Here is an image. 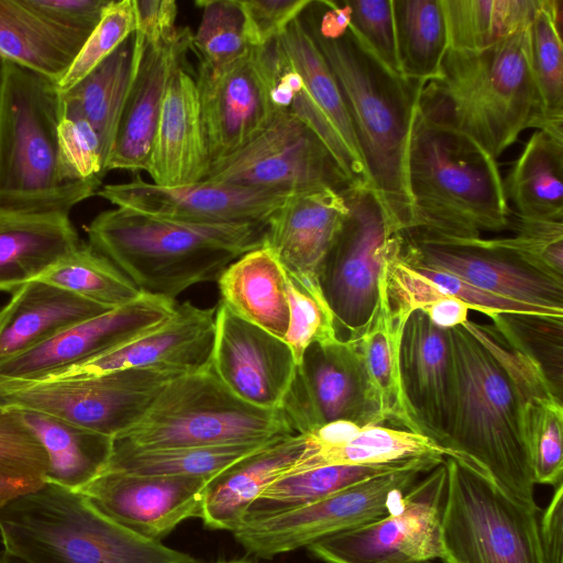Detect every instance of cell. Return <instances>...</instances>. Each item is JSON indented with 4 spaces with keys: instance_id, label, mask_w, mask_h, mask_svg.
Here are the masks:
<instances>
[{
    "instance_id": "6da1fadb",
    "label": "cell",
    "mask_w": 563,
    "mask_h": 563,
    "mask_svg": "<svg viewBox=\"0 0 563 563\" xmlns=\"http://www.w3.org/2000/svg\"><path fill=\"white\" fill-rule=\"evenodd\" d=\"M412 224L404 238L455 243L508 229L511 210L496 158L418 108L407 156Z\"/></svg>"
},
{
    "instance_id": "7a4b0ae2",
    "label": "cell",
    "mask_w": 563,
    "mask_h": 563,
    "mask_svg": "<svg viewBox=\"0 0 563 563\" xmlns=\"http://www.w3.org/2000/svg\"><path fill=\"white\" fill-rule=\"evenodd\" d=\"M303 21L346 104L367 186L380 200L396 231L404 234L412 224L407 156L423 84L387 68L350 25L322 35Z\"/></svg>"
},
{
    "instance_id": "3957f363",
    "label": "cell",
    "mask_w": 563,
    "mask_h": 563,
    "mask_svg": "<svg viewBox=\"0 0 563 563\" xmlns=\"http://www.w3.org/2000/svg\"><path fill=\"white\" fill-rule=\"evenodd\" d=\"M264 223L196 224L115 207L86 228L88 244L141 292L172 300L187 288L217 282L244 253L263 245Z\"/></svg>"
},
{
    "instance_id": "277c9868",
    "label": "cell",
    "mask_w": 563,
    "mask_h": 563,
    "mask_svg": "<svg viewBox=\"0 0 563 563\" xmlns=\"http://www.w3.org/2000/svg\"><path fill=\"white\" fill-rule=\"evenodd\" d=\"M527 29L485 49L449 48L439 77L422 85L418 109L496 159L527 129L550 133L529 65Z\"/></svg>"
},
{
    "instance_id": "5b68a950",
    "label": "cell",
    "mask_w": 563,
    "mask_h": 563,
    "mask_svg": "<svg viewBox=\"0 0 563 563\" xmlns=\"http://www.w3.org/2000/svg\"><path fill=\"white\" fill-rule=\"evenodd\" d=\"M451 390L442 446L485 471L517 499L538 506L521 398L499 361L464 327L448 329Z\"/></svg>"
},
{
    "instance_id": "8992f818",
    "label": "cell",
    "mask_w": 563,
    "mask_h": 563,
    "mask_svg": "<svg viewBox=\"0 0 563 563\" xmlns=\"http://www.w3.org/2000/svg\"><path fill=\"white\" fill-rule=\"evenodd\" d=\"M0 540L2 552L19 563H201L49 483L0 509Z\"/></svg>"
},
{
    "instance_id": "52a82bcc",
    "label": "cell",
    "mask_w": 563,
    "mask_h": 563,
    "mask_svg": "<svg viewBox=\"0 0 563 563\" xmlns=\"http://www.w3.org/2000/svg\"><path fill=\"white\" fill-rule=\"evenodd\" d=\"M56 82L0 60V202L70 213L101 181L67 183L58 167Z\"/></svg>"
},
{
    "instance_id": "ba28073f",
    "label": "cell",
    "mask_w": 563,
    "mask_h": 563,
    "mask_svg": "<svg viewBox=\"0 0 563 563\" xmlns=\"http://www.w3.org/2000/svg\"><path fill=\"white\" fill-rule=\"evenodd\" d=\"M291 434L280 410L244 402L209 367L172 379L142 419L114 440L159 449L262 444Z\"/></svg>"
},
{
    "instance_id": "9c48e42d",
    "label": "cell",
    "mask_w": 563,
    "mask_h": 563,
    "mask_svg": "<svg viewBox=\"0 0 563 563\" xmlns=\"http://www.w3.org/2000/svg\"><path fill=\"white\" fill-rule=\"evenodd\" d=\"M441 515L445 563H545L539 506L499 486L468 460L446 456Z\"/></svg>"
},
{
    "instance_id": "30bf717a",
    "label": "cell",
    "mask_w": 563,
    "mask_h": 563,
    "mask_svg": "<svg viewBox=\"0 0 563 563\" xmlns=\"http://www.w3.org/2000/svg\"><path fill=\"white\" fill-rule=\"evenodd\" d=\"M444 459L431 455L411 460L308 506L243 525L233 536L247 552L263 559L308 548L325 537L389 515L419 476Z\"/></svg>"
},
{
    "instance_id": "8fae6325",
    "label": "cell",
    "mask_w": 563,
    "mask_h": 563,
    "mask_svg": "<svg viewBox=\"0 0 563 563\" xmlns=\"http://www.w3.org/2000/svg\"><path fill=\"white\" fill-rule=\"evenodd\" d=\"M184 373L128 368L67 380H0V407L44 412L115 438L137 423L163 388Z\"/></svg>"
},
{
    "instance_id": "7c38bea8",
    "label": "cell",
    "mask_w": 563,
    "mask_h": 563,
    "mask_svg": "<svg viewBox=\"0 0 563 563\" xmlns=\"http://www.w3.org/2000/svg\"><path fill=\"white\" fill-rule=\"evenodd\" d=\"M343 196L349 213L319 275L340 340L357 332L372 316L385 260L400 234L367 185L354 184Z\"/></svg>"
},
{
    "instance_id": "4fadbf2b",
    "label": "cell",
    "mask_w": 563,
    "mask_h": 563,
    "mask_svg": "<svg viewBox=\"0 0 563 563\" xmlns=\"http://www.w3.org/2000/svg\"><path fill=\"white\" fill-rule=\"evenodd\" d=\"M203 180L286 194L354 185L323 141L286 113H274L247 144L212 162Z\"/></svg>"
},
{
    "instance_id": "5bb4252c",
    "label": "cell",
    "mask_w": 563,
    "mask_h": 563,
    "mask_svg": "<svg viewBox=\"0 0 563 563\" xmlns=\"http://www.w3.org/2000/svg\"><path fill=\"white\" fill-rule=\"evenodd\" d=\"M444 461L423 474L389 515L308 547L325 563H421L443 559Z\"/></svg>"
},
{
    "instance_id": "9a60e30c",
    "label": "cell",
    "mask_w": 563,
    "mask_h": 563,
    "mask_svg": "<svg viewBox=\"0 0 563 563\" xmlns=\"http://www.w3.org/2000/svg\"><path fill=\"white\" fill-rule=\"evenodd\" d=\"M175 300L142 292L135 300L74 324L0 361V380L37 382L115 350L168 320Z\"/></svg>"
},
{
    "instance_id": "2e32d148",
    "label": "cell",
    "mask_w": 563,
    "mask_h": 563,
    "mask_svg": "<svg viewBox=\"0 0 563 563\" xmlns=\"http://www.w3.org/2000/svg\"><path fill=\"white\" fill-rule=\"evenodd\" d=\"M196 84L211 163L247 144L274 115L262 47L224 66L199 64Z\"/></svg>"
},
{
    "instance_id": "e0dca14e",
    "label": "cell",
    "mask_w": 563,
    "mask_h": 563,
    "mask_svg": "<svg viewBox=\"0 0 563 563\" xmlns=\"http://www.w3.org/2000/svg\"><path fill=\"white\" fill-rule=\"evenodd\" d=\"M288 195L205 180L164 187L139 175L126 183L101 186L97 192L115 207L196 224L264 223Z\"/></svg>"
},
{
    "instance_id": "ac0fdd59",
    "label": "cell",
    "mask_w": 563,
    "mask_h": 563,
    "mask_svg": "<svg viewBox=\"0 0 563 563\" xmlns=\"http://www.w3.org/2000/svg\"><path fill=\"white\" fill-rule=\"evenodd\" d=\"M399 255L408 264L451 273L495 296L563 317V279L475 239L421 243L401 235Z\"/></svg>"
},
{
    "instance_id": "d6986e66",
    "label": "cell",
    "mask_w": 563,
    "mask_h": 563,
    "mask_svg": "<svg viewBox=\"0 0 563 563\" xmlns=\"http://www.w3.org/2000/svg\"><path fill=\"white\" fill-rule=\"evenodd\" d=\"M295 434L346 420L374 424L360 365L349 343H312L302 354L280 407Z\"/></svg>"
},
{
    "instance_id": "ffe728a7",
    "label": "cell",
    "mask_w": 563,
    "mask_h": 563,
    "mask_svg": "<svg viewBox=\"0 0 563 563\" xmlns=\"http://www.w3.org/2000/svg\"><path fill=\"white\" fill-rule=\"evenodd\" d=\"M210 371L235 397L254 407L279 410L296 362L288 344L217 307Z\"/></svg>"
},
{
    "instance_id": "44dd1931",
    "label": "cell",
    "mask_w": 563,
    "mask_h": 563,
    "mask_svg": "<svg viewBox=\"0 0 563 563\" xmlns=\"http://www.w3.org/2000/svg\"><path fill=\"white\" fill-rule=\"evenodd\" d=\"M209 479L103 472L76 492L118 523L161 541L184 520L201 517Z\"/></svg>"
},
{
    "instance_id": "7402d4cb",
    "label": "cell",
    "mask_w": 563,
    "mask_h": 563,
    "mask_svg": "<svg viewBox=\"0 0 563 563\" xmlns=\"http://www.w3.org/2000/svg\"><path fill=\"white\" fill-rule=\"evenodd\" d=\"M217 308L186 301L172 317L120 347L42 380L88 378L128 368H165L184 374L210 367ZM38 382V380H37Z\"/></svg>"
},
{
    "instance_id": "603a6c76",
    "label": "cell",
    "mask_w": 563,
    "mask_h": 563,
    "mask_svg": "<svg viewBox=\"0 0 563 563\" xmlns=\"http://www.w3.org/2000/svg\"><path fill=\"white\" fill-rule=\"evenodd\" d=\"M347 213L343 192L338 190L290 194L266 220L262 246L274 254L288 276L319 283Z\"/></svg>"
},
{
    "instance_id": "cb8c5ba5",
    "label": "cell",
    "mask_w": 563,
    "mask_h": 563,
    "mask_svg": "<svg viewBox=\"0 0 563 563\" xmlns=\"http://www.w3.org/2000/svg\"><path fill=\"white\" fill-rule=\"evenodd\" d=\"M191 41L192 32L181 27L170 42H145L121 113L108 172H146L167 87L186 62Z\"/></svg>"
},
{
    "instance_id": "d4e9b609",
    "label": "cell",
    "mask_w": 563,
    "mask_h": 563,
    "mask_svg": "<svg viewBox=\"0 0 563 563\" xmlns=\"http://www.w3.org/2000/svg\"><path fill=\"white\" fill-rule=\"evenodd\" d=\"M186 62L167 87L146 168L152 183L164 187L202 181L211 165L196 77Z\"/></svg>"
},
{
    "instance_id": "484cf974",
    "label": "cell",
    "mask_w": 563,
    "mask_h": 563,
    "mask_svg": "<svg viewBox=\"0 0 563 563\" xmlns=\"http://www.w3.org/2000/svg\"><path fill=\"white\" fill-rule=\"evenodd\" d=\"M401 387L422 433L442 446L451 390V347L448 329L412 312L399 347Z\"/></svg>"
},
{
    "instance_id": "4316f807",
    "label": "cell",
    "mask_w": 563,
    "mask_h": 563,
    "mask_svg": "<svg viewBox=\"0 0 563 563\" xmlns=\"http://www.w3.org/2000/svg\"><path fill=\"white\" fill-rule=\"evenodd\" d=\"M305 434V448L291 473L335 465L394 464L423 456H452L431 438L384 424L340 420Z\"/></svg>"
},
{
    "instance_id": "83f0119b",
    "label": "cell",
    "mask_w": 563,
    "mask_h": 563,
    "mask_svg": "<svg viewBox=\"0 0 563 563\" xmlns=\"http://www.w3.org/2000/svg\"><path fill=\"white\" fill-rule=\"evenodd\" d=\"M404 325L390 310L380 276L378 299L372 316L344 341L360 365L373 423L423 434L401 387L399 347Z\"/></svg>"
},
{
    "instance_id": "f1b7e54d",
    "label": "cell",
    "mask_w": 563,
    "mask_h": 563,
    "mask_svg": "<svg viewBox=\"0 0 563 563\" xmlns=\"http://www.w3.org/2000/svg\"><path fill=\"white\" fill-rule=\"evenodd\" d=\"M80 244L70 213L0 202V291L40 278Z\"/></svg>"
},
{
    "instance_id": "f546056e",
    "label": "cell",
    "mask_w": 563,
    "mask_h": 563,
    "mask_svg": "<svg viewBox=\"0 0 563 563\" xmlns=\"http://www.w3.org/2000/svg\"><path fill=\"white\" fill-rule=\"evenodd\" d=\"M305 448V434L265 445L209 479L202 500L203 523L234 532L255 499L276 479L292 472Z\"/></svg>"
},
{
    "instance_id": "4dcf8cb0",
    "label": "cell",
    "mask_w": 563,
    "mask_h": 563,
    "mask_svg": "<svg viewBox=\"0 0 563 563\" xmlns=\"http://www.w3.org/2000/svg\"><path fill=\"white\" fill-rule=\"evenodd\" d=\"M109 310L70 291L34 279L0 310V361L37 346L69 327Z\"/></svg>"
},
{
    "instance_id": "1f68e13d",
    "label": "cell",
    "mask_w": 563,
    "mask_h": 563,
    "mask_svg": "<svg viewBox=\"0 0 563 563\" xmlns=\"http://www.w3.org/2000/svg\"><path fill=\"white\" fill-rule=\"evenodd\" d=\"M220 302L242 320L284 340L289 327L286 272L265 246L232 262L217 280Z\"/></svg>"
},
{
    "instance_id": "d6a6232c",
    "label": "cell",
    "mask_w": 563,
    "mask_h": 563,
    "mask_svg": "<svg viewBox=\"0 0 563 563\" xmlns=\"http://www.w3.org/2000/svg\"><path fill=\"white\" fill-rule=\"evenodd\" d=\"M144 45V37L133 33L77 85L59 93V114L81 117L93 125L107 166Z\"/></svg>"
},
{
    "instance_id": "836d02e7",
    "label": "cell",
    "mask_w": 563,
    "mask_h": 563,
    "mask_svg": "<svg viewBox=\"0 0 563 563\" xmlns=\"http://www.w3.org/2000/svg\"><path fill=\"white\" fill-rule=\"evenodd\" d=\"M14 410L46 453L45 483L78 490L103 471L113 438L44 412Z\"/></svg>"
},
{
    "instance_id": "e575fe53",
    "label": "cell",
    "mask_w": 563,
    "mask_h": 563,
    "mask_svg": "<svg viewBox=\"0 0 563 563\" xmlns=\"http://www.w3.org/2000/svg\"><path fill=\"white\" fill-rule=\"evenodd\" d=\"M563 137L536 130L504 180L511 213L563 221Z\"/></svg>"
},
{
    "instance_id": "d590c367",
    "label": "cell",
    "mask_w": 563,
    "mask_h": 563,
    "mask_svg": "<svg viewBox=\"0 0 563 563\" xmlns=\"http://www.w3.org/2000/svg\"><path fill=\"white\" fill-rule=\"evenodd\" d=\"M80 47L26 7L0 0V60L54 80L65 75Z\"/></svg>"
},
{
    "instance_id": "8d00e7d4",
    "label": "cell",
    "mask_w": 563,
    "mask_h": 563,
    "mask_svg": "<svg viewBox=\"0 0 563 563\" xmlns=\"http://www.w3.org/2000/svg\"><path fill=\"white\" fill-rule=\"evenodd\" d=\"M269 443L140 449L113 439L110 457L101 473L212 478Z\"/></svg>"
},
{
    "instance_id": "74e56055",
    "label": "cell",
    "mask_w": 563,
    "mask_h": 563,
    "mask_svg": "<svg viewBox=\"0 0 563 563\" xmlns=\"http://www.w3.org/2000/svg\"><path fill=\"white\" fill-rule=\"evenodd\" d=\"M399 69L426 84L439 77L449 49L441 0H393Z\"/></svg>"
},
{
    "instance_id": "f35d334b",
    "label": "cell",
    "mask_w": 563,
    "mask_h": 563,
    "mask_svg": "<svg viewBox=\"0 0 563 563\" xmlns=\"http://www.w3.org/2000/svg\"><path fill=\"white\" fill-rule=\"evenodd\" d=\"M449 48L481 51L526 30L539 0H441Z\"/></svg>"
},
{
    "instance_id": "ab89813d",
    "label": "cell",
    "mask_w": 563,
    "mask_h": 563,
    "mask_svg": "<svg viewBox=\"0 0 563 563\" xmlns=\"http://www.w3.org/2000/svg\"><path fill=\"white\" fill-rule=\"evenodd\" d=\"M277 42L292 67L300 75L312 100L338 133L349 152L365 170L354 129L339 85L301 15L289 24L286 31L277 38Z\"/></svg>"
},
{
    "instance_id": "60d3db41",
    "label": "cell",
    "mask_w": 563,
    "mask_h": 563,
    "mask_svg": "<svg viewBox=\"0 0 563 563\" xmlns=\"http://www.w3.org/2000/svg\"><path fill=\"white\" fill-rule=\"evenodd\" d=\"M407 462L409 461L383 465L322 466L284 475L272 483L250 506L242 526L308 506Z\"/></svg>"
},
{
    "instance_id": "b9f144b4",
    "label": "cell",
    "mask_w": 563,
    "mask_h": 563,
    "mask_svg": "<svg viewBox=\"0 0 563 563\" xmlns=\"http://www.w3.org/2000/svg\"><path fill=\"white\" fill-rule=\"evenodd\" d=\"M536 484L558 486L563 475L562 396L548 380L516 387Z\"/></svg>"
},
{
    "instance_id": "7bdbcfd3",
    "label": "cell",
    "mask_w": 563,
    "mask_h": 563,
    "mask_svg": "<svg viewBox=\"0 0 563 563\" xmlns=\"http://www.w3.org/2000/svg\"><path fill=\"white\" fill-rule=\"evenodd\" d=\"M401 234L395 240L382 273V283L394 316L406 323L408 317L420 311L439 328L451 329L468 320L470 307L422 277L399 255Z\"/></svg>"
},
{
    "instance_id": "ee69618b",
    "label": "cell",
    "mask_w": 563,
    "mask_h": 563,
    "mask_svg": "<svg viewBox=\"0 0 563 563\" xmlns=\"http://www.w3.org/2000/svg\"><path fill=\"white\" fill-rule=\"evenodd\" d=\"M528 56L551 134L563 137L561 1L539 0L527 29Z\"/></svg>"
},
{
    "instance_id": "f6af8a7d",
    "label": "cell",
    "mask_w": 563,
    "mask_h": 563,
    "mask_svg": "<svg viewBox=\"0 0 563 563\" xmlns=\"http://www.w3.org/2000/svg\"><path fill=\"white\" fill-rule=\"evenodd\" d=\"M37 280L70 291L108 309L122 307L141 290L107 257L81 243Z\"/></svg>"
},
{
    "instance_id": "bcb514c9",
    "label": "cell",
    "mask_w": 563,
    "mask_h": 563,
    "mask_svg": "<svg viewBox=\"0 0 563 563\" xmlns=\"http://www.w3.org/2000/svg\"><path fill=\"white\" fill-rule=\"evenodd\" d=\"M46 453L12 408L0 407V509L45 485Z\"/></svg>"
},
{
    "instance_id": "7dc6e473",
    "label": "cell",
    "mask_w": 563,
    "mask_h": 563,
    "mask_svg": "<svg viewBox=\"0 0 563 563\" xmlns=\"http://www.w3.org/2000/svg\"><path fill=\"white\" fill-rule=\"evenodd\" d=\"M201 9L191 49L200 64L220 67L243 56L251 47L244 34V14L240 0H198Z\"/></svg>"
},
{
    "instance_id": "c3c4849f",
    "label": "cell",
    "mask_w": 563,
    "mask_h": 563,
    "mask_svg": "<svg viewBox=\"0 0 563 563\" xmlns=\"http://www.w3.org/2000/svg\"><path fill=\"white\" fill-rule=\"evenodd\" d=\"M493 321L506 343L534 361L562 394L563 318L507 313Z\"/></svg>"
},
{
    "instance_id": "681fc988",
    "label": "cell",
    "mask_w": 563,
    "mask_h": 563,
    "mask_svg": "<svg viewBox=\"0 0 563 563\" xmlns=\"http://www.w3.org/2000/svg\"><path fill=\"white\" fill-rule=\"evenodd\" d=\"M511 236L475 239L479 244L506 251L549 275L563 279V221L522 218L511 213Z\"/></svg>"
},
{
    "instance_id": "f907efd6",
    "label": "cell",
    "mask_w": 563,
    "mask_h": 563,
    "mask_svg": "<svg viewBox=\"0 0 563 563\" xmlns=\"http://www.w3.org/2000/svg\"><path fill=\"white\" fill-rule=\"evenodd\" d=\"M287 279L289 327L284 341L290 347L298 365L310 344L332 342L339 336L320 283L300 280L288 275Z\"/></svg>"
},
{
    "instance_id": "816d5d0a",
    "label": "cell",
    "mask_w": 563,
    "mask_h": 563,
    "mask_svg": "<svg viewBox=\"0 0 563 563\" xmlns=\"http://www.w3.org/2000/svg\"><path fill=\"white\" fill-rule=\"evenodd\" d=\"M137 31L134 0H110L65 75L56 84L59 93L68 91Z\"/></svg>"
},
{
    "instance_id": "f5cc1de1",
    "label": "cell",
    "mask_w": 563,
    "mask_h": 563,
    "mask_svg": "<svg viewBox=\"0 0 563 563\" xmlns=\"http://www.w3.org/2000/svg\"><path fill=\"white\" fill-rule=\"evenodd\" d=\"M57 151L63 180L102 183L108 173L106 159L100 136L89 121L77 115L59 114Z\"/></svg>"
},
{
    "instance_id": "db71d44e",
    "label": "cell",
    "mask_w": 563,
    "mask_h": 563,
    "mask_svg": "<svg viewBox=\"0 0 563 563\" xmlns=\"http://www.w3.org/2000/svg\"><path fill=\"white\" fill-rule=\"evenodd\" d=\"M350 26L363 44L390 70L400 74L393 0H345Z\"/></svg>"
},
{
    "instance_id": "11a10c76",
    "label": "cell",
    "mask_w": 563,
    "mask_h": 563,
    "mask_svg": "<svg viewBox=\"0 0 563 563\" xmlns=\"http://www.w3.org/2000/svg\"><path fill=\"white\" fill-rule=\"evenodd\" d=\"M27 8L80 48L110 0H23Z\"/></svg>"
},
{
    "instance_id": "9f6ffc18",
    "label": "cell",
    "mask_w": 563,
    "mask_h": 563,
    "mask_svg": "<svg viewBox=\"0 0 563 563\" xmlns=\"http://www.w3.org/2000/svg\"><path fill=\"white\" fill-rule=\"evenodd\" d=\"M311 0L241 1L244 34L250 47H263L277 40Z\"/></svg>"
},
{
    "instance_id": "6f0895ef",
    "label": "cell",
    "mask_w": 563,
    "mask_h": 563,
    "mask_svg": "<svg viewBox=\"0 0 563 563\" xmlns=\"http://www.w3.org/2000/svg\"><path fill=\"white\" fill-rule=\"evenodd\" d=\"M137 31L148 44H162L174 40L178 8L174 0H134Z\"/></svg>"
},
{
    "instance_id": "680465c9",
    "label": "cell",
    "mask_w": 563,
    "mask_h": 563,
    "mask_svg": "<svg viewBox=\"0 0 563 563\" xmlns=\"http://www.w3.org/2000/svg\"><path fill=\"white\" fill-rule=\"evenodd\" d=\"M539 534L545 563H563V483L539 518Z\"/></svg>"
},
{
    "instance_id": "91938a15",
    "label": "cell",
    "mask_w": 563,
    "mask_h": 563,
    "mask_svg": "<svg viewBox=\"0 0 563 563\" xmlns=\"http://www.w3.org/2000/svg\"><path fill=\"white\" fill-rule=\"evenodd\" d=\"M0 563H19L18 561L11 559L2 551L0 552Z\"/></svg>"
},
{
    "instance_id": "94428289",
    "label": "cell",
    "mask_w": 563,
    "mask_h": 563,
    "mask_svg": "<svg viewBox=\"0 0 563 563\" xmlns=\"http://www.w3.org/2000/svg\"><path fill=\"white\" fill-rule=\"evenodd\" d=\"M217 563H252L246 560H234V561H223V562H217Z\"/></svg>"
},
{
    "instance_id": "6125c7cd",
    "label": "cell",
    "mask_w": 563,
    "mask_h": 563,
    "mask_svg": "<svg viewBox=\"0 0 563 563\" xmlns=\"http://www.w3.org/2000/svg\"><path fill=\"white\" fill-rule=\"evenodd\" d=\"M421 563H431V562H421Z\"/></svg>"
},
{
    "instance_id": "be15d7a7",
    "label": "cell",
    "mask_w": 563,
    "mask_h": 563,
    "mask_svg": "<svg viewBox=\"0 0 563 563\" xmlns=\"http://www.w3.org/2000/svg\"><path fill=\"white\" fill-rule=\"evenodd\" d=\"M443 563H445V562H443Z\"/></svg>"
}]
</instances>
